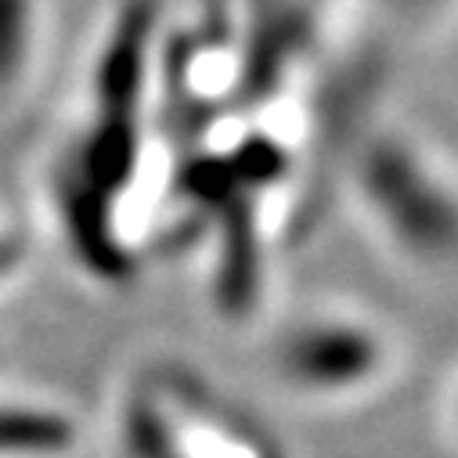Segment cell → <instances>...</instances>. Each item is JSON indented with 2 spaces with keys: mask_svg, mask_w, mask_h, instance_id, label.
<instances>
[{
  "mask_svg": "<svg viewBox=\"0 0 458 458\" xmlns=\"http://www.w3.org/2000/svg\"><path fill=\"white\" fill-rule=\"evenodd\" d=\"M156 0L108 19L69 123L44 163V206L69 260L101 285H123L145 260V195L156 163Z\"/></svg>",
  "mask_w": 458,
  "mask_h": 458,
  "instance_id": "obj_1",
  "label": "cell"
},
{
  "mask_svg": "<svg viewBox=\"0 0 458 458\" xmlns=\"http://www.w3.org/2000/svg\"><path fill=\"white\" fill-rule=\"evenodd\" d=\"M116 458H289L271 426L177 361L138 369L116 401Z\"/></svg>",
  "mask_w": 458,
  "mask_h": 458,
  "instance_id": "obj_2",
  "label": "cell"
},
{
  "mask_svg": "<svg viewBox=\"0 0 458 458\" xmlns=\"http://www.w3.org/2000/svg\"><path fill=\"white\" fill-rule=\"evenodd\" d=\"M354 195L365 220L411 264L444 267L454 253V184L426 145L379 131L354 159Z\"/></svg>",
  "mask_w": 458,
  "mask_h": 458,
  "instance_id": "obj_3",
  "label": "cell"
},
{
  "mask_svg": "<svg viewBox=\"0 0 458 458\" xmlns=\"http://www.w3.org/2000/svg\"><path fill=\"white\" fill-rule=\"evenodd\" d=\"M275 379L307 401H354L372 394L394 369L386 328L347 303H318L271 339Z\"/></svg>",
  "mask_w": 458,
  "mask_h": 458,
  "instance_id": "obj_4",
  "label": "cell"
},
{
  "mask_svg": "<svg viewBox=\"0 0 458 458\" xmlns=\"http://www.w3.org/2000/svg\"><path fill=\"white\" fill-rule=\"evenodd\" d=\"M69 440L72 422L58 408L0 394V458H55Z\"/></svg>",
  "mask_w": 458,
  "mask_h": 458,
  "instance_id": "obj_5",
  "label": "cell"
},
{
  "mask_svg": "<svg viewBox=\"0 0 458 458\" xmlns=\"http://www.w3.org/2000/svg\"><path fill=\"white\" fill-rule=\"evenodd\" d=\"M44 37L40 0H0V105H8L33 76Z\"/></svg>",
  "mask_w": 458,
  "mask_h": 458,
  "instance_id": "obj_6",
  "label": "cell"
},
{
  "mask_svg": "<svg viewBox=\"0 0 458 458\" xmlns=\"http://www.w3.org/2000/svg\"><path fill=\"white\" fill-rule=\"evenodd\" d=\"M22 257H26V239H22V232H19V227H15L4 213H0V289H4V285L19 275Z\"/></svg>",
  "mask_w": 458,
  "mask_h": 458,
  "instance_id": "obj_7",
  "label": "cell"
},
{
  "mask_svg": "<svg viewBox=\"0 0 458 458\" xmlns=\"http://www.w3.org/2000/svg\"><path fill=\"white\" fill-rule=\"evenodd\" d=\"M383 4H390V8H426L429 0H383Z\"/></svg>",
  "mask_w": 458,
  "mask_h": 458,
  "instance_id": "obj_8",
  "label": "cell"
}]
</instances>
